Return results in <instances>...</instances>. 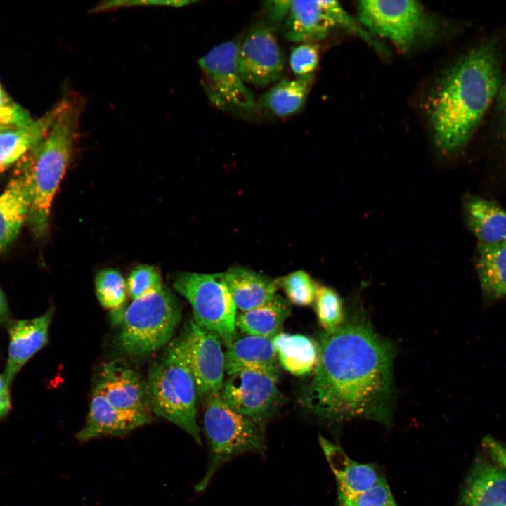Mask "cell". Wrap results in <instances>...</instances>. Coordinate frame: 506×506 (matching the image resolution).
Instances as JSON below:
<instances>
[{
  "mask_svg": "<svg viewBox=\"0 0 506 506\" xmlns=\"http://www.w3.org/2000/svg\"><path fill=\"white\" fill-rule=\"evenodd\" d=\"M280 367L294 375L314 370L318 361V345L301 334L280 332L273 339Z\"/></svg>",
  "mask_w": 506,
  "mask_h": 506,
  "instance_id": "cell-25",
  "label": "cell"
},
{
  "mask_svg": "<svg viewBox=\"0 0 506 506\" xmlns=\"http://www.w3.org/2000/svg\"><path fill=\"white\" fill-rule=\"evenodd\" d=\"M237 63L245 84L264 87L280 78L284 57L270 25H257L249 30L240 43Z\"/></svg>",
  "mask_w": 506,
  "mask_h": 506,
  "instance_id": "cell-13",
  "label": "cell"
},
{
  "mask_svg": "<svg viewBox=\"0 0 506 506\" xmlns=\"http://www.w3.org/2000/svg\"><path fill=\"white\" fill-rule=\"evenodd\" d=\"M226 347L225 370L228 375L247 369L280 372L271 338L237 334Z\"/></svg>",
  "mask_w": 506,
  "mask_h": 506,
  "instance_id": "cell-18",
  "label": "cell"
},
{
  "mask_svg": "<svg viewBox=\"0 0 506 506\" xmlns=\"http://www.w3.org/2000/svg\"><path fill=\"white\" fill-rule=\"evenodd\" d=\"M240 42L228 41L212 48L198 60L202 85L211 103L221 110L251 115L257 102L239 73L237 63Z\"/></svg>",
  "mask_w": 506,
  "mask_h": 506,
  "instance_id": "cell-8",
  "label": "cell"
},
{
  "mask_svg": "<svg viewBox=\"0 0 506 506\" xmlns=\"http://www.w3.org/2000/svg\"><path fill=\"white\" fill-rule=\"evenodd\" d=\"M51 117L50 110L27 127L8 129L0 132V172L22 157L39 141Z\"/></svg>",
  "mask_w": 506,
  "mask_h": 506,
  "instance_id": "cell-27",
  "label": "cell"
},
{
  "mask_svg": "<svg viewBox=\"0 0 506 506\" xmlns=\"http://www.w3.org/2000/svg\"><path fill=\"white\" fill-rule=\"evenodd\" d=\"M287 301L298 306H310L315 301L318 285L304 271L290 273L280 280Z\"/></svg>",
  "mask_w": 506,
  "mask_h": 506,
  "instance_id": "cell-30",
  "label": "cell"
},
{
  "mask_svg": "<svg viewBox=\"0 0 506 506\" xmlns=\"http://www.w3.org/2000/svg\"><path fill=\"white\" fill-rule=\"evenodd\" d=\"M6 129H5V128L2 127L1 126H0V132L2 131L6 130Z\"/></svg>",
  "mask_w": 506,
  "mask_h": 506,
  "instance_id": "cell-42",
  "label": "cell"
},
{
  "mask_svg": "<svg viewBox=\"0 0 506 506\" xmlns=\"http://www.w3.org/2000/svg\"><path fill=\"white\" fill-rule=\"evenodd\" d=\"M223 278L236 309L241 311L271 301L280 286V280L240 266L231 267L223 273Z\"/></svg>",
  "mask_w": 506,
  "mask_h": 506,
  "instance_id": "cell-19",
  "label": "cell"
},
{
  "mask_svg": "<svg viewBox=\"0 0 506 506\" xmlns=\"http://www.w3.org/2000/svg\"><path fill=\"white\" fill-rule=\"evenodd\" d=\"M140 425L119 411L95 387L84 427L77 433L79 441L86 442L102 436H120Z\"/></svg>",
  "mask_w": 506,
  "mask_h": 506,
  "instance_id": "cell-21",
  "label": "cell"
},
{
  "mask_svg": "<svg viewBox=\"0 0 506 506\" xmlns=\"http://www.w3.org/2000/svg\"><path fill=\"white\" fill-rule=\"evenodd\" d=\"M84 107L82 96L66 95L51 109L43 136L25 154L22 170L27 178L30 197L27 221L37 238L48 231L53 200L72 158Z\"/></svg>",
  "mask_w": 506,
  "mask_h": 506,
  "instance_id": "cell-3",
  "label": "cell"
},
{
  "mask_svg": "<svg viewBox=\"0 0 506 506\" xmlns=\"http://www.w3.org/2000/svg\"><path fill=\"white\" fill-rule=\"evenodd\" d=\"M30 204L28 181L21 170L8 181L0 194V251L18 235L27 221Z\"/></svg>",
  "mask_w": 506,
  "mask_h": 506,
  "instance_id": "cell-20",
  "label": "cell"
},
{
  "mask_svg": "<svg viewBox=\"0 0 506 506\" xmlns=\"http://www.w3.org/2000/svg\"><path fill=\"white\" fill-rule=\"evenodd\" d=\"M280 375L257 369L240 370L224 380L221 398L231 409L265 427L280 405Z\"/></svg>",
  "mask_w": 506,
  "mask_h": 506,
  "instance_id": "cell-11",
  "label": "cell"
},
{
  "mask_svg": "<svg viewBox=\"0 0 506 506\" xmlns=\"http://www.w3.org/2000/svg\"><path fill=\"white\" fill-rule=\"evenodd\" d=\"M53 309L41 316L9 323V346L4 377L10 385L22 366L48 342Z\"/></svg>",
  "mask_w": 506,
  "mask_h": 506,
  "instance_id": "cell-15",
  "label": "cell"
},
{
  "mask_svg": "<svg viewBox=\"0 0 506 506\" xmlns=\"http://www.w3.org/2000/svg\"><path fill=\"white\" fill-rule=\"evenodd\" d=\"M394 351L364 316L353 313L321 334L318 361L299 404L326 422L365 418L387 424L391 417Z\"/></svg>",
  "mask_w": 506,
  "mask_h": 506,
  "instance_id": "cell-1",
  "label": "cell"
},
{
  "mask_svg": "<svg viewBox=\"0 0 506 506\" xmlns=\"http://www.w3.org/2000/svg\"><path fill=\"white\" fill-rule=\"evenodd\" d=\"M173 286L190 303L197 325L216 334L225 346L235 337L236 306L223 273L180 272Z\"/></svg>",
  "mask_w": 506,
  "mask_h": 506,
  "instance_id": "cell-7",
  "label": "cell"
},
{
  "mask_svg": "<svg viewBox=\"0 0 506 506\" xmlns=\"http://www.w3.org/2000/svg\"><path fill=\"white\" fill-rule=\"evenodd\" d=\"M179 336L197 396L205 401L220 393L224 382L225 352L222 342L216 334L200 327L193 319Z\"/></svg>",
  "mask_w": 506,
  "mask_h": 506,
  "instance_id": "cell-12",
  "label": "cell"
},
{
  "mask_svg": "<svg viewBox=\"0 0 506 506\" xmlns=\"http://www.w3.org/2000/svg\"><path fill=\"white\" fill-rule=\"evenodd\" d=\"M314 303L318 322L324 332L332 331L343 323L345 316L342 300L334 289L318 285Z\"/></svg>",
  "mask_w": 506,
  "mask_h": 506,
  "instance_id": "cell-29",
  "label": "cell"
},
{
  "mask_svg": "<svg viewBox=\"0 0 506 506\" xmlns=\"http://www.w3.org/2000/svg\"><path fill=\"white\" fill-rule=\"evenodd\" d=\"M358 15L370 34L388 39L403 51L410 50L432 31V22L415 1H362Z\"/></svg>",
  "mask_w": 506,
  "mask_h": 506,
  "instance_id": "cell-9",
  "label": "cell"
},
{
  "mask_svg": "<svg viewBox=\"0 0 506 506\" xmlns=\"http://www.w3.org/2000/svg\"><path fill=\"white\" fill-rule=\"evenodd\" d=\"M126 291L134 300L160 291L164 287L160 271L141 264L134 268L126 280Z\"/></svg>",
  "mask_w": 506,
  "mask_h": 506,
  "instance_id": "cell-31",
  "label": "cell"
},
{
  "mask_svg": "<svg viewBox=\"0 0 506 506\" xmlns=\"http://www.w3.org/2000/svg\"><path fill=\"white\" fill-rule=\"evenodd\" d=\"M34 121L27 111L11 99L0 84V126L5 129L24 128Z\"/></svg>",
  "mask_w": 506,
  "mask_h": 506,
  "instance_id": "cell-34",
  "label": "cell"
},
{
  "mask_svg": "<svg viewBox=\"0 0 506 506\" xmlns=\"http://www.w3.org/2000/svg\"><path fill=\"white\" fill-rule=\"evenodd\" d=\"M290 303L277 295L270 301L241 311L236 316V327L245 335L273 339L280 333L291 313Z\"/></svg>",
  "mask_w": 506,
  "mask_h": 506,
  "instance_id": "cell-24",
  "label": "cell"
},
{
  "mask_svg": "<svg viewBox=\"0 0 506 506\" xmlns=\"http://www.w3.org/2000/svg\"><path fill=\"white\" fill-rule=\"evenodd\" d=\"M10 311L6 296L0 287V324L9 322Z\"/></svg>",
  "mask_w": 506,
  "mask_h": 506,
  "instance_id": "cell-38",
  "label": "cell"
},
{
  "mask_svg": "<svg viewBox=\"0 0 506 506\" xmlns=\"http://www.w3.org/2000/svg\"><path fill=\"white\" fill-rule=\"evenodd\" d=\"M311 79L312 76H309L280 81L260 98L257 106L278 117L296 113L306 101Z\"/></svg>",
  "mask_w": 506,
  "mask_h": 506,
  "instance_id": "cell-26",
  "label": "cell"
},
{
  "mask_svg": "<svg viewBox=\"0 0 506 506\" xmlns=\"http://www.w3.org/2000/svg\"><path fill=\"white\" fill-rule=\"evenodd\" d=\"M10 409V396H0V420L8 413Z\"/></svg>",
  "mask_w": 506,
  "mask_h": 506,
  "instance_id": "cell-39",
  "label": "cell"
},
{
  "mask_svg": "<svg viewBox=\"0 0 506 506\" xmlns=\"http://www.w3.org/2000/svg\"><path fill=\"white\" fill-rule=\"evenodd\" d=\"M181 318L179 301L165 286L135 299L122 317L121 346L133 356L149 355L172 340Z\"/></svg>",
  "mask_w": 506,
  "mask_h": 506,
  "instance_id": "cell-6",
  "label": "cell"
},
{
  "mask_svg": "<svg viewBox=\"0 0 506 506\" xmlns=\"http://www.w3.org/2000/svg\"><path fill=\"white\" fill-rule=\"evenodd\" d=\"M9 384L4 376L0 375V396H9Z\"/></svg>",
  "mask_w": 506,
  "mask_h": 506,
  "instance_id": "cell-40",
  "label": "cell"
},
{
  "mask_svg": "<svg viewBox=\"0 0 506 506\" xmlns=\"http://www.w3.org/2000/svg\"><path fill=\"white\" fill-rule=\"evenodd\" d=\"M457 506H506V471L492 461L476 460L462 487Z\"/></svg>",
  "mask_w": 506,
  "mask_h": 506,
  "instance_id": "cell-16",
  "label": "cell"
},
{
  "mask_svg": "<svg viewBox=\"0 0 506 506\" xmlns=\"http://www.w3.org/2000/svg\"><path fill=\"white\" fill-rule=\"evenodd\" d=\"M203 432L208 448V465L196 493L205 490L225 464L247 453L264 455L266 450L264 427L228 406L220 393L205 401Z\"/></svg>",
  "mask_w": 506,
  "mask_h": 506,
  "instance_id": "cell-5",
  "label": "cell"
},
{
  "mask_svg": "<svg viewBox=\"0 0 506 506\" xmlns=\"http://www.w3.org/2000/svg\"><path fill=\"white\" fill-rule=\"evenodd\" d=\"M476 267L484 297L488 301L506 297V240L478 243Z\"/></svg>",
  "mask_w": 506,
  "mask_h": 506,
  "instance_id": "cell-23",
  "label": "cell"
},
{
  "mask_svg": "<svg viewBox=\"0 0 506 506\" xmlns=\"http://www.w3.org/2000/svg\"><path fill=\"white\" fill-rule=\"evenodd\" d=\"M337 27L354 33L379 51H384L381 44L332 0L290 1L283 34L290 41L313 43L327 37Z\"/></svg>",
  "mask_w": 506,
  "mask_h": 506,
  "instance_id": "cell-10",
  "label": "cell"
},
{
  "mask_svg": "<svg viewBox=\"0 0 506 506\" xmlns=\"http://www.w3.org/2000/svg\"><path fill=\"white\" fill-rule=\"evenodd\" d=\"M481 446L491 461L506 471V443L487 435L483 438Z\"/></svg>",
  "mask_w": 506,
  "mask_h": 506,
  "instance_id": "cell-36",
  "label": "cell"
},
{
  "mask_svg": "<svg viewBox=\"0 0 506 506\" xmlns=\"http://www.w3.org/2000/svg\"><path fill=\"white\" fill-rule=\"evenodd\" d=\"M319 441L335 476L337 493H361L373 487L384 477L372 465L351 460L338 445L321 436H319Z\"/></svg>",
  "mask_w": 506,
  "mask_h": 506,
  "instance_id": "cell-17",
  "label": "cell"
},
{
  "mask_svg": "<svg viewBox=\"0 0 506 506\" xmlns=\"http://www.w3.org/2000/svg\"><path fill=\"white\" fill-rule=\"evenodd\" d=\"M96 387L111 405L140 427L152 421L145 383L124 362L115 360L104 364Z\"/></svg>",
  "mask_w": 506,
  "mask_h": 506,
  "instance_id": "cell-14",
  "label": "cell"
},
{
  "mask_svg": "<svg viewBox=\"0 0 506 506\" xmlns=\"http://www.w3.org/2000/svg\"><path fill=\"white\" fill-rule=\"evenodd\" d=\"M337 499L339 506H398L384 477L361 493H337Z\"/></svg>",
  "mask_w": 506,
  "mask_h": 506,
  "instance_id": "cell-32",
  "label": "cell"
},
{
  "mask_svg": "<svg viewBox=\"0 0 506 506\" xmlns=\"http://www.w3.org/2000/svg\"><path fill=\"white\" fill-rule=\"evenodd\" d=\"M464 213L478 243L492 244L506 240V210L496 202L468 196L464 202Z\"/></svg>",
  "mask_w": 506,
  "mask_h": 506,
  "instance_id": "cell-22",
  "label": "cell"
},
{
  "mask_svg": "<svg viewBox=\"0 0 506 506\" xmlns=\"http://www.w3.org/2000/svg\"><path fill=\"white\" fill-rule=\"evenodd\" d=\"M151 413L176 424L202 444L197 422V392L180 336L150 367L145 382Z\"/></svg>",
  "mask_w": 506,
  "mask_h": 506,
  "instance_id": "cell-4",
  "label": "cell"
},
{
  "mask_svg": "<svg viewBox=\"0 0 506 506\" xmlns=\"http://www.w3.org/2000/svg\"><path fill=\"white\" fill-rule=\"evenodd\" d=\"M499 96L501 107L502 108L503 112L505 114V118L506 120V79L500 89Z\"/></svg>",
  "mask_w": 506,
  "mask_h": 506,
  "instance_id": "cell-41",
  "label": "cell"
},
{
  "mask_svg": "<svg viewBox=\"0 0 506 506\" xmlns=\"http://www.w3.org/2000/svg\"><path fill=\"white\" fill-rule=\"evenodd\" d=\"M290 1H270L265 2L267 17L270 22L279 24L285 21L290 8Z\"/></svg>",
  "mask_w": 506,
  "mask_h": 506,
  "instance_id": "cell-37",
  "label": "cell"
},
{
  "mask_svg": "<svg viewBox=\"0 0 506 506\" xmlns=\"http://www.w3.org/2000/svg\"><path fill=\"white\" fill-rule=\"evenodd\" d=\"M500 86L493 44L472 49L446 75L431 112L434 143L441 154L453 155L468 143Z\"/></svg>",
  "mask_w": 506,
  "mask_h": 506,
  "instance_id": "cell-2",
  "label": "cell"
},
{
  "mask_svg": "<svg viewBox=\"0 0 506 506\" xmlns=\"http://www.w3.org/2000/svg\"><path fill=\"white\" fill-rule=\"evenodd\" d=\"M96 294L101 306L117 310L126 299V286L122 274L115 269H103L95 278Z\"/></svg>",
  "mask_w": 506,
  "mask_h": 506,
  "instance_id": "cell-28",
  "label": "cell"
},
{
  "mask_svg": "<svg viewBox=\"0 0 506 506\" xmlns=\"http://www.w3.org/2000/svg\"><path fill=\"white\" fill-rule=\"evenodd\" d=\"M318 59L317 46L313 43H302L292 49L290 65L297 78L306 77L312 76L318 65Z\"/></svg>",
  "mask_w": 506,
  "mask_h": 506,
  "instance_id": "cell-33",
  "label": "cell"
},
{
  "mask_svg": "<svg viewBox=\"0 0 506 506\" xmlns=\"http://www.w3.org/2000/svg\"><path fill=\"white\" fill-rule=\"evenodd\" d=\"M193 1H134V0H118V1H104L96 6H94L91 11V12L97 13L101 11H105L109 10H113L120 8L133 7L139 6H172V7H181L188 4H192Z\"/></svg>",
  "mask_w": 506,
  "mask_h": 506,
  "instance_id": "cell-35",
  "label": "cell"
}]
</instances>
